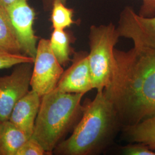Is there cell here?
I'll return each mask as SVG.
<instances>
[{"label":"cell","mask_w":155,"mask_h":155,"mask_svg":"<svg viewBox=\"0 0 155 155\" xmlns=\"http://www.w3.org/2000/svg\"><path fill=\"white\" fill-rule=\"evenodd\" d=\"M139 15L141 16L151 17L155 15V0H142Z\"/></svg>","instance_id":"19"},{"label":"cell","mask_w":155,"mask_h":155,"mask_svg":"<svg viewBox=\"0 0 155 155\" xmlns=\"http://www.w3.org/2000/svg\"><path fill=\"white\" fill-rule=\"evenodd\" d=\"M74 41L72 33L65 29H54L50 39V47L56 59L62 66H66L71 59V44Z\"/></svg>","instance_id":"12"},{"label":"cell","mask_w":155,"mask_h":155,"mask_svg":"<svg viewBox=\"0 0 155 155\" xmlns=\"http://www.w3.org/2000/svg\"><path fill=\"white\" fill-rule=\"evenodd\" d=\"M33 63L17 64L11 74L0 77V121L9 119L17 102L29 91Z\"/></svg>","instance_id":"6"},{"label":"cell","mask_w":155,"mask_h":155,"mask_svg":"<svg viewBox=\"0 0 155 155\" xmlns=\"http://www.w3.org/2000/svg\"><path fill=\"white\" fill-rule=\"evenodd\" d=\"M64 70L50 47V40L40 39L33 63L31 87L43 97L56 88Z\"/></svg>","instance_id":"5"},{"label":"cell","mask_w":155,"mask_h":155,"mask_svg":"<svg viewBox=\"0 0 155 155\" xmlns=\"http://www.w3.org/2000/svg\"><path fill=\"white\" fill-rule=\"evenodd\" d=\"M122 153L127 155H155V151L140 143L129 144L122 148Z\"/></svg>","instance_id":"18"},{"label":"cell","mask_w":155,"mask_h":155,"mask_svg":"<svg viewBox=\"0 0 155 155\" xmlns=\"http://www.w3.org/2000/svg\"><path fill=\"white\" fill-rule=\"evenodd\" d=\"M29 138L9 120L0 121V155H16Z\"/></svg>","instance_id":"11"},{"label":"cell","mask_w":155,"mask_h":155,"mask_svg":"<svg viewBox=\"0 0 155 155\" xmlns=\"http://www.w3.org/2000/svg\"><path fill=\"white\" fill-rule=\"evenodd\" d=\"M56 0H41L43 7L45 11H50L54 2ZM66 4L67 0H59Z\"/></svg>","instance_id":"20"},{"label":"cell","mask_w":155,"mask_h":155,"mask_svg":"<svg viewBox=\"0 0 155 155\" xmlns=\"http://www.w3.org/2000/svg\"><path fill=\"white\" fill-rule=\"evenodd\" d=\"M51 21L54 29L64 30L77 22L73 20L74 11L59 0L55 1L51 9Z\"/></svg>","instance_id":"15"},{"label":"cell","mask_w":155,"mask_h":155,"mask_svg":"<svg viewBox=\"0 0 155 155\" xmlns=\"http://www.w3.org/2000/svg\"><path fill=\"white\" fill-rule=\"evenodd\" d=\"M41 97L33 90L19 100L12 111L9 120L29 137L33 134Z\"/></svg>","instance_id":"10"},{"label":"cell","mask_w":155,"mask_h":155,"mask_svg":"<svg viewBox=\"0 0 155 155\" xmlns=\"http://www.w3.org/2000/svg\"><path fill=\"white\" fill-rule=\"evenodd\" d=\"M71 65L64 71L56 88L68 93L84 94L94 89L89 53L74 52Z\"/></svg>","instance_id":"9"},{"label":"cell","mask_w":155,"mask_h":155,"mask_svg":"<svg viewBox=\"0 0 155 155\" xmlns=\"http://www.w3.org/2000/svg\"><path fill=\"white\" fill-rule=\"evenodd\" d=\"M120 126L116 111L103 91L93 100H86L82 116L71 135L58 144L52 154L91 155L107 146Z\"/></svg>","instance_id":"2"},{"label":"cell","mask_w":155,"mask_h":155,"mask_svg":"<svg viewBox=\"0 0 155 155\" xmlns=\"http://www.w3.org/2000/svg\"><path fill=\"white\" fill-rule=\"evenodd\" d=\"M44 155L48 154L39 142L32 137L23 144L16 154V155Z\"/></svg>","instance_id":"17"},{"label":"cell","mask_w":155,"mask_h":155,"mask_svg":"<svg viewBox=\"0 0 155 155\" xmlns=\"http://www.w3.org/2000/svg\"><path fill=\"white\" fill-rule=\"evenodd\" d=\"M114 53V71L104 91L120 125H134L155 116V50L134 45Z\"/></svg>","instance_id":"1"},{"label":"cell","mask_w":155,"mask_h":155,"mask_svg":"<svg viewBox=\"0 0 155 155\" xmlns=\"http://www.w3.org/2000/svg\"><path fill=\"white\" fill-rule=\"evenodd\" d=\"M17 0H0V6L6 9Z\"/></svg>","instance_id":"21"},{"label":"cell","mask_w":155,"mask_h":155,"mask_svg":"<svg viewBox=\"0 0 155 155\" xmlns=\"http://www.w3.org/2000/svg\"><path fill=\"white\" fill-rule=\"evenodd\" d=\"M13 31L25 55L35 59L38 48V37L33 30L36 12L28 0H17L5 9Z\"/></svg>","instance_id":"7"},{"label":"cell","mask_w":155,"mask_h":155,"mask_svg":"<svg viewBox=\"0 0 155 155\" xmlns=\"http://www.w3.org/2000/svg\"><path fill=\"white\" fill-rule=\"evenodd\" d=\"M0 51L16 55L23 54L7 12L1 6H0Z\"/></svg>","instance_id":"14"},{"label":"cell","mask_w":155,"mask_h":155,"mask_svg":"<svg viewBox=\"0 0 155 155\" xmlns=\"http://www.w3.org/2000/svg\"><path fill=\"white\" fill-rule=\"evenodd\" d=\"M33 58L25 55H16L0 51V70L11 68L17 64L25 62H34Z\"/></svg>","instance_id":"16"},{"label":"cell","mask_w":155,"mask_h":155,"mask_svg":"<svg viewBox=\"0 0 155 155\" xmlns=\"http://www.w3.org/2000/svg\"><path fill=\"white\" fill-rule=\"evenodd\" d=\"M82 94L68 93L58 88L41 97L32 137L48 155L77 125L82 116Z\"/></svg>","instance_id":"3"},{"label":"cell","mask_w":155,"mask_h":155,"mask_svg":"<svg viewBox=\"0 0 155 155\" xmlns=\"http://www.w3.org/2000/svg\"><path fill=\"white\" fill-rule=\"evenodd\" d=\"M117 29L120 37L131 39L134 45L155 50V17L141 16L127 6L120 14Z\"/></svg>","instance_id":"8"},{"label":"cell","mask_w":155,"mask_h":155,"mask_svg":"<svg viewBox=\"0 0 155 155\" xmlns=\"http://www.w3.org/2000/svg\"><path fill=\"white\" fill-rule=\"evenodd\" d=\"M127 139L140 143L155 151V116L132 126L124 127Z\"/></svg>","instance_id":"13"},{"label":"cell","mask_w":155,"mask_h":155,"mask_svg":"<svg viewBox=\"0 0 155 155\" xmlns=\"http://www.w3.org/2000/svg\"><path fill=\"white\" fill-rule=\"evenodd\" d=\"M120 35L113 23L92 25L89 35V61L93 88L103 91L110 82L115 64L114 47Z\"/></svg>","instance_id":"4"}]
</instances>
